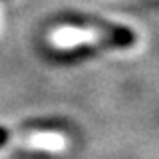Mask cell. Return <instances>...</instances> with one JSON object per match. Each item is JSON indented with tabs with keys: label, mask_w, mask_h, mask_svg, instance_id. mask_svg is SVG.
<instances>
[{
	"label": "cell",
	"mask_w": 159,
	"mask_h": 159,
	"mask_svg": "<svg viewBox=\"0 0 159 159\" xmlns=\"http://www.w3.org/2000/svg\"><path fill=\"white\" fill-rule=\"evenodd\" d=\"M12 145L44 149V151H62L68 145V137L62 131L48 129H0V149Z\"/></svg>",
	"instance_id": "cell-2"
},
{
	"label": "cell",
	"mask_w": 159,
	"mask_h": 159,
	"mask_svg": "<svg viewBox=\"0 0 159 159\" xmlns=\"http://www.w3.org/2000/svg\"><path fill=\"white\" fill-rule=\"evenodd\" d=\"M48 42L56 50H74L82 46L125 48L135 42V34L127 28L109 26H58L50 30Z\"/></svg>",
	"instance_id": "cell-1"
}]
</instances>
